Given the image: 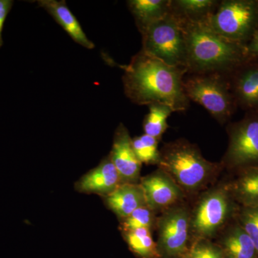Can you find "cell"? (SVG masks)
<instances>
[{
    "mask_svg": "<svg viewBox=\"0 0 258 258\" xmlns=\"http://www.w3.org/2000/svg\"><path fill=\"white\" fill-rule=\"evenodd\" d=\"M121 68L125 96L135 104L162 103L174 112L189 108L190 101L183 88L186 69L169 66L142 50Z\"/></svg>",
    "mask_w": 258,
    "mask_h": 258,
    "instance_id": "cell-1",
    "label": "cell"
},
{
    "mask_svg": "<svg viewBox=\"0 0 258 258\" xmlns=\"http://www.w3.org/2000/svg\"><path fill=\"white\" fill-rule=\"evenodd\" d=\"M181 22L186 39L187 74L229 75L252 60L246 45L221 36L203 23Z\"/></svg>",
    "mask_w": 258,
    "mask_h": 258,
    "instance_id": "cell-2",
    "label": "cell"
},
{
    "mask_svg": "<svg viewBox=\"0 0 258 258\" xmlns=\"http://www.w3.org/2000/svg\"><path fill=\"white\" fill-rule=\"evenodd\" d=\"M159 165L176 184L188 191L206 184L218 168L206 160L195 145L184 140L166 145L160 152Z\"/></svg>",
    "mask_w": 258,
    "mask_h": 258,
    "instance_id": "cell-3",
    "label": "cell"
},
{
    "mask_svg": "<svg viewBox=\"0 0 258 258\" xmlns=\"http://www.w3.org/2000/svg\"><path fill=\"white\" fill-rule=\"evenodd\" d=\"M183 88L189 101L201 105L220 123L228 120L235 113L237 106L227 75L189 74L184 77Z\"/></svg>",
    "mask_w": 258,
    "mask_h": 258,
    "instance_id": "cell-4",
    "label": "cell"
},
{
    "mask_svg": "<svg viewBox=\"0 0 258 258\" xmlns=\"http://www.w3.org/2000/svg\"><path fill=\"white\" fill-rule=\"evenodd\" d=\"M204 24L221 36L247 45L258 30V0H223Z\"/></svg>",
    "mask_w": 258,
    "mask_h": 258,
    "instance_id": "cell-5",
    "label": "cell"
},
{
    "mask_svg": "<svg viewBox=\"0 0 258 258\" xmlns=\"http://www.w3.org/2000/svg\"><path fill=\"white\" fill-rule=\"evenodd\" d=\"M142 35V50L145 53L169 66L186 69V39L182 24L172 13L152 24Z\"/></svg>",
    "mask_w": 258,
    "mask_h": 258,
    "instance_id": "cell-6",
    "label": "cell"
},
{
    "mask_svg": "<svg viewBox=\"0 0 258 258\" xmlns=\"http://www.w3.org/2000/svg\"><path fill=\"white\" fill-rule=\"evenodd\" d=\"M229 125L230 142L224 163L231 167L258 164V111Z\"/></svg>",
    "mask_w": 258,
    "mask_h": 258,
    "instance_id": "cell-7",
    "label": "cell"
},
{
    "mask_svg": "<svg viewBox=\"0 0 258 258\" xmlns=\"http://www.w3.org/2000/svg\"><path fill=\"white\" fill-rule=\"evenodd\" d=\"M158 229L157 244L161 258L184 257L189 251L190 218L187 211L182 208L169 209L159 219Z\"/></svg>",
    "mask_w": 258,
    "mask_h": 258,
    "instance_id": "cell-8",
    "label": "cell"
},
{
    "mask_svg": "<svg viewBox=\"0 0 258 258\" xmlns=\"http://www.w3.org/2000/svg\"><path fill=\"white\" fill-rule=\"evenodd\" d=\"M230 211L227 194L222 189L212 191L198 204L190 227L200 239L211 237L225 222Z\"/></svg>",
    "mask_w": 258,
    "mask_h": 258,
    "instance_id": "cell-9",
    "label": "cell"
},
{
    "mask_svg": "<svg viewBox=\"0 0 258 258\" xmlns=\"http://www.w3.org/2000/svg\"><path fill=\"white\" fill-rule=\"evenodd\" d=\"M227 76L237 106L258 111V59L242 64Z\"/></svg>",
    "mask_w": 258,
    "mask_h": 258,
    "instance_id": "cell-10",
    "label": "cell"
},
{
    "mask_svg": "<svg viewBox=\"0 0 258 258\" xmlns=\"http://www.w3.org/2000/svg\"><path fill=\"white\" fill-rule=\"evenodd\" d=\"M109 156L119 174L122 183L137 182L142 163L134 153L132 139L123 123H120L115 130Z\"/></svg>",
    "mask_w": 258,
    "mask_h": 258,
    "instance_id": "cell-11",
    "label": "cell"
},
{
    "mask_svg": "<svg viewBox=\"0 0 258 258\" xmlns=\"http://www.w3.org/2000/svg\"><path fill=\"white\" fill-rule=\"evenodd\" d=\"M140 184L144 190L147 205L152 210L168 208L181 196L178 185L163 171L146 176Z\"/></svg>",
    "mask_w": 258,
    "mask_h": 258,
    "instance_id": "cell-12",
    "label": "cell"
},
{
    "mask_svg": "<svg viewBox=\"0 0 258 258\" xmlns=\"http://www.w3.org/2000/svg\"><path fill=\"white\" fill-rule=\"evenodd\" d=\"M122 184L119 174L108 156L99 165L85 174L76 183V189L81 192L109 195Z\"/></svg>",
    "mask_w": 258,
    "mask_h": 258,
    "instance_id": "cell-13",
    "label": "cell"
},
{
    "mask_svg": "<svg viewBox=\"0 0 258 258\" xmlns=\"http://www.w3.org/2000/svg\"><path fill=\"white\" fill-rule=\"evenodd\" d=\"M37 4L53 18L56 23L60 25L61 28L69 34V36L76 43L86 47L88 50L94 48V43L88 38L87 35L83 31L81 24L68 8L66 1L39 0L37 1Z\"/></svg>",
    "mask_w": 258,
    "mask_h": 258,
    "instance_id": "cell-14",
    "label": "cell"
},
{
    "mask_svg": "<svg viewBox=\"0 0 258 258\" xmlns=\"http://www.w3.org/2000/svg\"><path fill=\"white\" fill-rule=\"evenodd\" d=\"M104 198L108 208L123 220L137 209L147 206L144 190L137 183H122Z\"/></svg>",
    "mask_w": 258,
    "mask_h": 258,
    "instance_id": "cell-15",
    "label": "cell"
},
{
    "mask_svg": "<svg viewBox=\"0 0 258 258\" xmlns=\"http://www.w3.org/2000/svg\"><path fill=\"white\" fill-rule=\"evenodd\" d=\"M126 3L141 34L170 13V0H128Z\"/></svg>",
    "mask_w": 258,
    "mask_h": 258,
    "instance_id": "cell-16",
    "label": "cell"
},
{
    "mask_svg": "<svg viewBox=\"0 0 258 258\" xmlns=\"http://www.w3.org/2000/svg\"><path fill=\"white\" fill-rule=\"evenodd\" d=\"M217 0H170V13L182 22L203 23L215 13Z\"/></svg>",
    "mask_w": 258,
    "mask_h": 258,
    "instance_id": "cell-17",
    "label": "cell"
},
{
    "mask_svg": "<svg viewBox=\"0 0 258 258\" xmlns=\"http://www.w3.org/2000/svg\"><path fill=\"white\" fill-rule=\"evenodd\" d=\"M219 247L225 258H257L253 242L242 227L227 232Z\"/></svg>",
    "mask_w": 258,
    "mask_h": 258,
    "instance_id": "cell-18",
    "label": "cell"
},
{
    "mask_svg": "<svg viewBox=\"0 0 258 258\" xmlns=\"http://www.w3.org/2000/svg\"><path fill=\"white\" fill-rule=\"evenodd\" d=\"M125 240L129 248L141 258H161L157 244L153 240L149 229L125 231Z\"/></svg>",
    "mask_w": 258,
    "mask_h": 258,
    "instance_id": "cell-19",
    "label": "cell"
},
{
    "mask_svg": "<svg viewBox=\"0 0 258 258\" xmlns=\"http://www.w3.org/2000/svg\"><path fill=\"white\" fill-rule=\"evenodd\" d=\"M148 106L149 113L146 115L143 123L144 134L159 141L169 127L168 118L174 111L170 107L162 103H152Z\"/></svg>",
    "mask_w": 258,
    "mask_h": 258,
    "instance_id": "cell-20",
    "label": "cell"
},
{
    "mask_svg": "<svg viewBox=\"0 0 258 258\" xmlns=\"http://www.w3.org/2000/svg\"><path fill=\"white\" fill-rule=\"evenodd\" d=\"M237 198L247 208L258 207V167H252L237 180L234 186Z\"/></svg>",
    "mask_w": 258,
    "mask_h": 258,
    "instance_id": "cell-21",
    "label": "cell"
},
{
    "mask_svg": "<svg viewBox=\"0 0 258 258\" xmlns=\"http://www.w3.org/2000/svg\"><path fill=\"white\" fill-rule=\"evenodd\" d=\"M159 140L147 134L132 139L134 153L142 164H159L160 152L158 149Z\"/></svg>",
    "mask_w": 258,
    "mask_h": 258,
    "instance_id": "cell-22",
    "label": "cell"
},
{
    "mask_svg": "<svg viewBox=\"0 0 258 258\" xmlns=\"http://www.w3.org/2000/svg\"><path fill=\"white\" fill-rule=\"evenodd\" d=\"M153 224L152 210L148 206L142 207L123 220L122 229L123 232L137 229L152 228Z\"/></svg>",
    "mask_w": 258,
    "mask_h": 258,
    "instance_id": "cell-23",
    "label": "cell"
},
{
    "mask_svg": "<svg viewBox=\"0 0 258 258\" xmlns=\"http://www.w3.org/2000/svg\"><path fill=\"white\" fill-rule=\"evenodd\" d=\"M183 258H225L219 246L201 239L194 244L191 248Z\"/></svg>",
    "mask_w": 258,
    "mask_h": 258,
    "instance_id": "cell-24",
    "label": "cell"
},
{
    "mask_svg": "<svg viewBox=\"0 0 258 258\" xmlns=\"http://www.w3.org/2000/svg\"><path fill=\"white\" fill-rule=\"evenodd\" d=\"M242 227L253 242L258 258V207L247 208L241 217Z\"/></svg>",
    "mask_w": 258,
    "mask_h": 258,
    "instance_id": "cell-25",
    "label": "cell"
},
{
    "mask_svg": "<svg viewBox=\"0 0 258 258\" xmlns=\"http://www.w3.org/2000/svg\"><path fill=\"white\" fill-rule=\"evenodd\" d=\"M14 1L13 0H0V48L3 45V31L7 17L11 11Z\"/></svg>",
    "mask_w": 258,
    "mask_h": 258,
    "instance_id": "cell-26",
    "label": "cell"
},
{
    "mask_svg": "<svg viewBox=\"0 0 258 258\" xmlns=\"http://www.w3.org/2000/svg\"><path fill=\"white\" fill-rule=\"evenodd\" d=\"M247 54L251 59H258V30L255 32L251 40L247 42Z\"/></svg>",
    "mask_w": 258,
    "mask_h": 258,
    "instance_id": "cell-27",
    "label": "cell"
}]
</instances>
